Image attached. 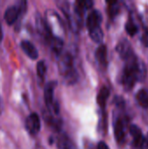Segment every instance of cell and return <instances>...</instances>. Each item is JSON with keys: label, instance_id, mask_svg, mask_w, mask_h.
<instances>
[{"label": "cell", "instance_id": "6da1fadb", "mask_svg": "<svg viewBox=\"0 0 148 149\" xmlns=\"http://www.w3.org/2000/svg\"><path fill=\"white\" fill-rule=\"evenodd\" d=\"M145 76L146 68L142 62L137 60L134 55L126 59V65L122 77V83L126 91H130L134 86L136 81L143 80Z\"/></svg>", "mask_w": 148, "mask_h": 149}, {"label": "cell", "instance_id": "7a4b0ae2", "mask_svg": "<svg viewBox=\"0 0 148 149\" xmlns=\"http://www.w3.org/2000/svg\"><path fill=\"white\" fill-rule=\"evenodd\" d=\"M58 68L60 73L67 81V83L73 84L77 81L78 74L73 67V61L71 55L65 53L59 58Z\"/></svg>", "mask_w": 148, "mask_h": 149}, {"label": "cell", "instance_id": "3957f363", "mask_svg": "<svg viewBox=\"0 0 148 149\" xmlns=\"http://www.w3.org/2000/svg\"><path fill=\"white\" fill-rule=\"evenodd\" d=\"M26 10V2L24 1H20L16 3L13 5L9 6L3 14V19L6 22L7 24L10 25L14 24L17 18L22 15Z\"/></svg>", "mask_w": 148, "mask_h": 149}, {"label": "cell", "instance_id": "277c9868", "mask_svg": "<svg viewBox=\"0 0 148 149\" xmlns=\"http://www.w3.org/2000/svg\"><path fill=\"white\" fill-rule=\"evenodd\" d=\"M41 124L38 115L35 113H31L25 120V128L31 135H36L40 131Z\"/></svg>", "mask_w": 148, "mask_h": 149}, {"label": "cell", "instance_id": "5b68a950", "mask_svg": "<svg viewBox=\"0 0 148 149\" xmlns=\"http://www.w3.org/2000/svg\"><path fill=\"white\" fill-rule=\"evenodd\" d=\"M102 22V15L99 10H92L86 19V26L90 31L100 27V24Z\"/></svg>", "mask_w": 148, "mask_h": 149}, {"label": "cell", "instance_id": "8992f818", "mask_svg": "<svg viewBox=\"0 0 148 149\" xmlns=\"http://www.w3.org/2000/svg\"><path fill=\"white\" fill-rule=\"evenodd\" d=\"M56 86H57V82L56 81H51L44 87V102L46 104V107L50 110L53 107V105H54L53 93H54V89H55Z\"/></svg>", "mask_w": 148, "mask_h": 149}, {"label": "cell", "instance_id": "52a82bcc", "mask_svg": "<svg viewBox=\"0 0 148 149\" xmlns=\"http://www.w3.org/2000/svg\"><path fill=\"white\" fill-rule=\"evenodd\" d=\"M23 52L31 59H37L38 57V52L35 45L29 40H23L20 44Z\"/></svg>", "mask_w": 148, "mask_h": 149}, {"label": "cell", "instance_id": "ba28073f", "mask_svg": "<svg viewBox=\"0 0 148 149\" xmlns=\"http://www.w3.org/2000/svg\"><path fill=\"white\" fill-rule=\"evenodd\" d=\"M117 52L126 60L128 59L129 58H131L133 55L131 45L128 43V41H126V40H123V41L119 42V44L117 45Z\"/></svg>", "mask_w": 148, "mask_h": 149}, {"label": "cell", "instance_id": "9c48e42d", "mask_svg": "<svg viewBox=\"0 0 148 149\" xmlns=\"http://www.w3.org/2000/svg\"><path fill=\"white\" fill-rule=\"evenodd\" d=\"M129 131H130L131 135L133 138V144L136 147L141 148L142 143L144 141V138H143V135H142L141 129L136 125H132L130 127V128H129Z\"/></svg>", "mask_w": 148, "mask_h": 149}, {"label": "cell", "instance_id": "30bf717a", "mask_svg": "<svg viewBox=\"0 0 148 149\" xmlns=\"http://www.w3.org/2000/svg\"><path fill=\"white\" fill-rule=\"evenodd\" d=\"M114 135L118 143L121 144L125 140V128L121 120H118L114 127Z\"/></svg>", "mask_w": 148, "mask_h": 149}, {"label": "cell", "instance_id": "8fae6325", "mask_svg": "<svg viewBox=\"0 0 148 149\" xmlns=\"http://www.w3.org/2000/svg\"><path fill=\"white\" fill-rule=\"evenodd\" d=\"M106 55H107L106 46L104 45H99L95 52V58L100 65H106Z\"/></svg>", "mask_w": 148, "mask_h": 149}, {"label": "cell", "instance_id": "7c38bea8", "mask_svg": "<svg viewBox=\"0 0 148 149\" xmlns=\"http://www.w3.org/2000/svg\"><path fill=\"white\" fill-rule=\"evenodd\" d=\"M48 40H49L51 48L52 49V51L58 54L62 52V49L64 46V42L59 37H51Z\"/></svg>", "mask_w": 148, "mask_h": 149}, {"label": "cell", "instance_id": "4fadbf2b", "mask_svg": "<svg viewBox=\"0 0 148 149\" xmlns=\"http://www.w3.org/2000/svg\"><path fill=\"white\" fill-rule=\"evenodd\" d=\"M109 95H110V92H109L108 88L106 87V86H103L100 89V91H99V94L97 96V102H98L99 106L101 108H105L106 103L107 101V99H108Z\"/></svg>", "mask_w": 148, "mask_h": 149}, {"label": "cell", "instance_id": "5bb4252c", "mask_svg": "<svg viewBox=\"0 0 148 149\" xmlns=\"http://www.w3.org/2000/svg\"><path fill=\"white\" fill-rule=\"evenodd\" d=\"M136 100L139 105L143 108H148V91L142 89L136 94Z\"/></svg>", "mask_w": 148, "mask_h": 149}, {"label": "cell", "instance_id": "9a60e30c", "mask_svg": "<svg viewBox=\"0 0 148 149\" xmlns=\"http://www.w3.org/2000/svg\"><path fill=\"white\" fill-rule=\"evenodd\" d=\"M91 38L95 43H101L104 39V34L100 27H98L96 29H93L89 31Z\"/></svg>", "mask_w": 148, "mask_h": 149}, {"label": "cell", "instance_id": "2e32d148", "mask_svg": "<svg viewBox=\"0 0 148 149\" xmlns=\"http://www.w3.org/2000/svg\"><path fill=\"white\" fill-rule=\"evenodd\" d=\"M108 3V13L110 15V17H113L115 16L118 15L119 11H120V6L117 1H107Z\"/></svg>", "mask_w": 148, "mask_h": 149}, {"label": "cell", "instance_id": "e0dca14e", "mask_svg": "<svg viewBox=\"0 0 148 149\" xmlns=\"http://www.w3.org/2000/svg\"><path fill=\"white\" fill-rule=\"evenodd\" d=\"M45 72H46L45 63L43 60H41V61H39L37 64V73H38V76L40 79H44V77L45 75Z\"/></svg>", "mask_w": 148, "mask_h": 149}, {"label": "cell", "instance_id": "ac0fdd59", "mask_svg": "<svg viewBox=\"0 0 148 149\" xmlns=\"http://www.w3.org/2000/svg\"><path fill=\"white\" fill-rule=\"evenodd\" d=\"M126 31H127V33H128L130 36H134V35L138 32L139 30H138L137 25H136L133 22L129 21V22H127L126 24Z\"/></svg>", "mask_w": 148, "mask_h": 149}, {"label": "cell", "instance_id": "d6986e66", "mask_svg": "<svg viewBox=\"0 0 148 149\" xmlns=\"http://www.w3.org/2000/svg\"><path fill=\"white\" fill-rule=\"evenodd\" d=\"M62 147L63 149H76L72 143L68 141V139H65V141H62Z\"/></svg>", "mask_w": 148, "mask_h": 149}, {"label": "cell", "instance_id": "ffe728a7", "mask_svg": "<svg viewBox=\"0 0 148 149\" xmlns=\"http://www.w3.org/2000/svg\"><path fill=\"white\" fill-rule=\"evenodd\" d=\"M141 41H142V44L148 47V31L145 32L142 37H141Z\"/></svg>", "mask_w": 148, "mask_h": 149}, {"label": "cell", "instance_id": "44dd1931", "mask_svg": "<svg viewBox=\"0 0 148 149\" xmlns=\"http://www.w3.org/2000/svg\"><path fill=\"white\" fill-rule=\"evenodd\" d=\"M141 149H148V134L147 135V137L144 139V141L142 143V146H141Z\"/></svg>", "mask_w": 148, "mask_h": 149}, {"label": "cell", "instance_id": "7402d4cb", "mask_svg": "<svg viewBox=\"0 0 148 149\" xmlns=\"http://www.w3.org/2000/svg\"><path fill=\"white\" fill-rule=\"evenodd\" d=\"M98 149H110L109 147L105 143V142H99V145H98Z\"/></svg>", "mask_w": 148, "mask_h": 149}, {"label": "cell", "instance_id": "603a6c76", "mask_svg": "<svg viewBox=\"0 0 148 149\" xmlns=\"http://www.w3.org/2000/svg\"><path fill=\"white\" fill-rule=\"evenodd\" d=\"M2 38H3V31H2V25L0 23V41L2 40Z\"/></svg>", "mask_w": 148, "mask_h": 149}]
</instances>
